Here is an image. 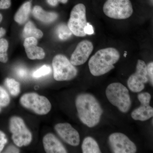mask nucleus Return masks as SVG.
Wrapping results in <instances>:
<instances>
[{
	"instance_id": "obj_15",
	"label": "nucleus",
	"mask_w": 153,
	"mask_h": 153,
	"mask_svg": "<svg viewBox=\"0 0 153 153\" xmlns=\"http://www.w3.org/2000/svg\"><path fill=\"white\" fill-rule=\"evenodd\" d=\"M153 108L148 103H141L140 106L134 110L131 116L136 120L144 121L152 117Z\"/></svg>"
},
{
	"instance_id": "obj_27",
	"label": "nucleus",
	"mask_w": 153,
	"mask_h": 153,
	"mask_svg": "<svg viewBox=\"0 0 153 153\" xmlns=\"http://www.w3.org/2000/svg\"><path fill=\"white\" fill-rule=\"evenodd\" d=\"M147 66V71L149 80H150L151 84L153 85V63L150 62Z\"/></svg>"
},
{
	"instance_id": "obj_24",
	"label": "nucleus",
	"mask_w": 153,
	"mask_h": 153,
	"mask_svg": "<svg viewBox=\"0 0 153 153\" xmlns=\"http://www.w3.org/2000/svg\"><path fill=\"white\" fill-rule=\"evenodd\" d=\"M10 101V99L8 94L4 88L0 86V103L2 107L7 106Z\"/></svg>"
},
{
	"instance_id": "obj_26",
	"label": "nucleus",
	"mask_w": 153,
	"mask_h": 153,
	"mask_svg": "<svg viewBox=\"0 0 153 153\" xmlns=\"http://www.w3.org/2000/svg\"><path fill=\"white\" fill-rule=\"evenodd\" d=\"M16 73L17 76L22 79H25L28 75V71L26 68L24 67H18L16 70Z\"/></svg>"
},
{
	"instance_id": "obj_1",
	"label": "nucleus",
	"mask_w": 153,
	"mask_h": 153,
	"mask_svg": "<svg viewBox=\"0 0 153 153\" xmlns=\"http://www.w3.org/2000/svg\"><path fill=\"white\" fill-rule=\"evenodd\" d=\"M75 105L78 117L80 121L88 127L97 125L103 110L98 100L90 94H82L77 96Z\"/></svg>"
},
{
	"instance_id": "obj_35",
	"label": "nucleus",
	"mask_w": 153,
	"mask_h": 153,
	"mask_svg": "<svg viewBox=\"0 0 153 153\" xmlns=\"http://www.w3.org/2000/svg\"><path fill=\"white\" fill-rule=\"evenodd\" d=\"M2 20V16L1 14H0V23L1 22Z\"/></svg>"
},
{
	"instance_id": "obj_13",
	"label": "nucleus",
	"mask_w": 153,
	"mask_h": 153,
	"mask_svg": "<svg viewBox=\"0 0 153 153\" xmlns=\"http://www.w3.org/2000/svg\"><path fill=\"white\" fill-rule=\"evenodd\" d=\"M38 41L34 37L25 38L24 41V47L27 56L31 60H41L45 56L44 50L41 47L37 46Z\"/></svg>"
},
{
	"instance_id": "obj_32",
	"label": "nucleus",
	"mask_w": 153,
	"mask_h": 153,
	"mask_svg": "<svg viewBox=\"0 0 153 153\" xmlns=\"http://www.w3.org/2000/svg\"><path fill=\"white\" fill-rule=\"evenodd\" d=\"M47 1L49 5L52 6H56L58 3L57 0H47Z\"/></svg>"
},
{
	"instance_id": "obj_31",
	"label": "nucleus",
	"mask_w": 153,
	"mask_h": 153,
	"mask_svg": "<svg viewBox=\"0 0 153 153\" xmlns=\"http://www.w3.org/2000/svg\"><path fill=\"white\" fill-rule=\"evenodd\" d=\"M5 153H19L20 150L19 149L13 146H9L5 151Z\"/></svg>"
},
{
	"instance_id": "obj_22",
	"label": "nucleus",
	"mask_w": 153,
	"mask_h": 153,
	"mask_svg": "<svg viewBox=\"0 0 153 153\" xmlns=\"http://www.w3.org/2000/svg\"><path fill=\"white\" fill-rule=\"evenodd\" d=\"M8 48V43L5 39H0V61L6 63L8 60L7 51Z\"/></svg>"
},
{
	"instance_id": "obj_9",
	"label": "nucleus",
	"mask_w": 153,
	"mask_h": 153,
	"mask_svg": "<svg viewBox=\"0 0 153 153\" xmlns=\"http://www.w3.org/2000/svg\"><path fill=\"white\" fill-rule=\"evenodd\" d=\"M147 65L144 61L138 60L135 72L129 77L127 85L130 90L133 92H139L145 88V84L149 81Z\"/></svg>"
},
{
	"instance_id": "obj_5",
	"label": "nucleus",
	"mask_w": 153,
	"mask_h": 153,
	"mask_svg": "<svg viewBox=\"0 0 153 153\" xmlns=\"http://www.w3.org/2000/svg\"><path fill=\"white\" fill-rule=\"evenodd\" d=\"M9 127L12 140L17 146L22 147L30 144L33 139L32 133L22 118L16 116L11 117Z\"/></svg>"
},
{
	"instance_id": "obj_37",
	"label": "nucleus",
	"mask_w": 153,
	"mask_h": 153,
	"mask_svg": "<svg viewBox=\"0 0 153 153\" xmlns=\"http://www.w3.org/2000/svg\"><path fill=\"white\" fill-rule=\"evenodd\" d=\"M2 106L1 105V103H0V112H1V108H2Z\"/></svg>"
},
{
	"instance_id": "obj_30",
	"label": "nucleus",
	"mask_w": 153,
	"mask_h": 153,
	"mask_svg": "<svg viewBox=\"0 0 153 153\" xmlns=\"http://www.w3.org/2000/svg\"><path fill=\"white\" fill-rule=\"evenodd\" d=\"M84 31L86 35H92L94 33L93 27L89 23H87V24L84 28Z\"/></svg>"
},
{
	"instance_id": "obj_34",
	"label": "nucleus",
	"mask_w": 153,
	"mask_h": 153,
	"mask_svg": "<svg viewBox=\"0 0 153 153\" xmlns=\"http://www.w3.org/2000/svg\"><path fill=\"white\" fill-rule=\"evenodd\" d=\"M58 2L63 3V4H66L68 0H57Z\"/></svg>"
},
{
	"instance_id": "obj_2",
	"label": "nucleus",
	"mask_w": 153,
	"mask_h": 153,
	"mask_svg": "<svg viewBox=\"0 0 153 153\" xmlns=\"http://www.w3.org/2000/svg\"><path fill=\"white\" fill-rule=\"evenodd\" d=\"M120 58V54L116 49L107 48L98 50L91 57L88 67L91 73L94 76L106 74L114 68Z\"/></svg>"
},
{
	"instance_id": "obj_4",
	"label": "nucleus",
	"mask_w": 153,
	"mask_h": 153,
	"mask_svg": "<svg viewBox=\"0 0 153 153\" xmlns=\"http://www.w3.org/2000/svg\"><path fill=\"white\" fill-rule=\"evenodd\" d=\"M20 102L25 108L41 115L47 114L52 108V105L47 97L35 92L23 94Z\"/></svg>"
},
{
	"instance_id": "obj_16",
	"label": "nucleus",
	"mask_w": 153,
	"mask_h": 153,
	"mask_svg": "<svg viewBox=\"0 0 153 153\" xmlns=\"http://www.w3.org/2000/svg\"><path fill=\"white\" fill-rule=\"evenodd\" d=\"M33 13L34 16L44 23H51L57 18V15L55 13L47 12L44 10L40 6H36L33 8Z\"/></svg>"
},
{
	"instance_id": "obj_21",
	"label": "nucleus",
	"mask_w": 153,
	"mask_h": 153,
	"mask_svg": "<svg viewBox=\"0 0 153 153\" xmlns=\"http://www.w3.org/2000/svg\"><path fill=\"white\" fill-rule=\"evenodd\" d=\"M57 34L60 39L65 40L71 37L72 33L68 26L62 24L58 26L57 29Z\"/></svg>"
},
{
	"instance_id": "obj_33",
	"label": "nucleus",
	"mask_w": 153,
	"mask_h": 153,
	"mask_svg": "<svg viewBox=\"0 0 153 153\" xmlns=\"http://www.w3.org/2000/svg\"><path fill=\"white\" fill-rule=\"evenodd\" d=\"M6 31L3 28H0V38L5 34Z\"/></svg>"
},
{
	"instance_id": "obj_18",
	"label": "nucleus",
	"mask_w": 153,
	"mask_h": 153,
	"mask_svg": "<svg viewBox=\"0 0 153 153\" xmlns=\"http://www.w3.org/2000/svg\"><path fill=\"white\" fill-rule=\"evenodd\" d=\"M82 149L83 153H100L98 143L94 139L90 137H85L82 142Z\"/></svg>"
},
{
	"instance_id": "obj_25",
	"label": "nucleus",
	"mask_w": 153,
	"mask_h": 153,
	"mask_svg": "<svg viewBox=\"0 0 153 153\" xmlns=\"http://www.w3.org/2000/svg\"><path fill=\"white\" fill-rule=\"evenodd\" d=\"M137 97L140 103L150 104L151 100V95L148 92L140 93L138 95Z\"/></svg>"
},
{
	"instance_id": "obj_36",
	"label": "nucleus",
	"mask_w": 153,
	"mask_h": 153,
	"mask_svg": "<svg viewBox=\"0 0 153 153\" xmlns=\"http://www.w3.org/2000/svg\"><path fill=\"white\" fill-rule=\"evenodd\" d=\"M127 55V52L126 51V52H125L124 54V57H126Z\"/></svg>"
},
{
	"instance_id": "obj_8",
	"label": "nucleus",
	"mask_w": 153,
	"mask_h": 153,
	"mask_svg": "<svg viewBox=\"0 0 153 153\" xmlns=\"http://www.w3.org/2000/svg\"><path fill=\"white\" fill-rule=\"evenodd\" d=\"M87 23L85 5L82 4H77L71 11L68 27L74 36L83 37L86 36L84 30Z\"/></svg>"
},
{
	"instance_id": "obj_12",
	"label": "nucleus",
	"mask_w": 153,
	"mask_h": 153,
	"mask_svg": "<svg viewBox=\"0 0 153 153\" xmlns=\"http://www.w3.org/2000/svg\"><path fill=\"white\" fill-rule=\"evenodd\" d=\"M55 131L68 144L73 146L79 145L80 137L78 131L68 123L57 124L55 127Z\"/></svg>"
},
{
	"instance_id": "obj_20",
	"label": "nucleus",
	"mask_w": 153,
	"mask_h": 153,
	"mask_svg": "<svg viewBox=\"0 0 153 153\" xmlns=\"http://www.w3.org/2000/svg\"><path fill=\"white\" fill-rule=\"evenodd\" d=\"M5 84L11 95L14 97L19 95L21 91L19 82L13 78H7L5 79Z\"/></svg>"
},
{
	"instance_id": "obj_3",
	"label": "nucleus",
	"mask_w": 153,
	"mask_h": 153,
	"mask_svg": "<svg viewBox=\"0 0 153 153\" xmlns=\"http://www.w3.org/2000/svg\"><path fill=\"white\" fill-rule=\"evenodd\" d=\"M106 97L111 104L117 107L123 113H126L130 109L131 99L128 89L120 82L109 84L105 91Z\"/></svg>"
},
{
	"instance_id": "obj_23",
	"label": "nucleus",
	"mask_w": 153,
	"mask_h": 153,
	"mask_svg": "<svg viewBox=\"0 0 153 153\" xmlns=\"http://www.w3.org/2000/svg\"><path fill=\"white\" fill-rule=\"evenodd\" d=\"M51 68L48 65H44L33 72V76L35 78H39L50 74Z\"/></svg>"
},
{
	"instance_id": "obj_17",
	"label": "nucleus",
	"mask_w": 153,
	"mask_h": 153,
	"mask_svg": "<svg viewBox=\"0 0 153 153\" xmlns=\"http://www.w3.org/2000/svg\"><path fill=\"white\" fill-rule=\"evenodd\" d=\"M30 1L24 3L17 11L14 17L16 22L20 25L24 24L27 20L31 11Z\"/></svg>"
},
{
	"instance_id": "obj_6",
	"label": "nucleus",
	"mask_w": 153,
	"mask_h": 153,
	"mask_svg": "<svg viewBox=\"0 0 153 153\" xmlns=\"http://www.w3.org/2000/svg\"><path fill=\"white\" fill-rule=\"evenodd\" d=\"M52 65L54 78L57 81L70 80L77 75V69L64 55H56L52 60Z\"/></svg>"
},
{
	"instance_id": "obj_11",
	"label": "nucleus",
	"mask_w": 153,
	"mask_h": 153,
	"mask_svg": "<svg viewBox=\"0 0 153 153\" xmlns=\"http://www.w3.org/2000/svg\"><path fill=\"white\" fill-rule=\"evenodd\" d=\"M93 45L91 41L84 40L79 42L71 55L70 61L74 66L82 65L92 53Z\"/></svg>"
},
{
	"instance_id": "obj_7",
	"label": "nucleus",
	"mask_w": 153,
	"mask_h": 153,
	"mask_svg": "<svg viewBox=\"0 0 153 153\" xmlns=\"http://www.w3.org/2000/svg\"><path fill=\"white\" fill-rule=\"evenodd\" d=\"M103 10L107 16L120 20L129 18L133 9L130 0H107Z\"/></svg>"
},
{
	"instance_id": "obj_14",
	"label": "nucleus",
	"mask_w": 153,
	"mask_h": 153,
	"mask_svg": "<svg viewBox=\"0 0 153 153\" xmlns=\"http://www.w3.org/2000/svg\"><path fill=\"white\" fill-rule=\"evenodd\" d=\"M44 150L47 153H66L67 151L54 134L48 133L43 139Z\"/></svg>"
},
{
	"instance_id": "obj_10",
	"label": "nucleus",
	"mask_w": 153,
	"mask_h": 153,
	"mask_svg": "<svg viewBox=\"0 0 153 153\" xmlns=\"http://www.w3.org/2000/svg\"><path fill=\"white\" fill-rule=\"evenodd\" d=\"M108 140L110 146L113 153L136 152V146L124 134L114 133L109 136Z\"/></svg>"
},
{
	"instance_id": "obj_29",
	"label": "nucleus",
	"mask_w": 153,
	"mask_h": 153,
	"mask_svg": "<svg viewBox=\"0 0 153 153\" xmlns=\"http://www.w3.org/2000/svg\"><path fill=\"white\" fill-rule=\"evenodd\" d=\"M11 6V0H1L0 9L9 8Z\"/></svg>"
},
{
	"instance_id": "obj_28",
	"label": "nucleus",
	"mask_w": 153,
	"mask_h": 153,
	"mask_svg": "<svg viewBox=\"0 0 153 153\" xmlns=\"http://www.w3.org/2000/svg\"><path fill=\"white\" fill-rule=\"evenodd\" d=\"M7 142V139L5 134L1 131H0V153L2 151L5 145Z\"/></svg>"
},
{
	"instance_id": "obj_19",
	"label": "nucleus",
	"mask_w": 153,
	"mask_h": 153,
	"mask_svg": "<svg viewBox=\"0 0 153 153\" xmlns=\"http://www.w3.org/2000/svg\"><path fill=\"white\" fill-rule=\"evenodd\" d=\"M23 36L25 38L34 37L36 39H40L43 37V33L41 30L36 28L33 22H29L24 28Z\"/></svg>"
}]
</instances>
